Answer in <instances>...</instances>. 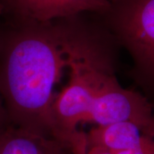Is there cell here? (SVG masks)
I'll return each instance as SVG.
<instances>
[{
  "label": "cell",
  "instance_id": "6da1fadb",
  "mask_svg": "<svg viewBox=\"0 0 154 154\" xmlns=\"http://www.w3.org/2000/svg\"><path fill=\"white\" fill-rule=\"evenodd\" d=\"M87 14L45 22L13 21V28L0 36V95L10 124L57 138L56 87L69 71L70 51Z\"/></svg>",
  "mask_w": 154,
  "mask_h": 154
},
{
  "label": "cell",
  "instance_id": "7a4b0ae2",
  "mask_svg": "<svg viewBox=\"0 0 154 154\" xmlns=\"http://www.w3.org/2000/svg\"><path fill=\"white\" fill-rule=\"evenodd\" d=\"M117 45L101 15L88 13L70 51L69 80L53 105L56 134L69 145L82 134V123L106 125L134 118L142 99L116 75Z\"/></svg>",
  "mask_w": 154,
  "mask_h": 154
},
{
  "label": "cell",
  "instance_id": "3957f363",
  "mask_svg": "<svg viewBox=\"0 0 154 154\" xmlns=\"http://www.w3.org/2000/svg\"><path fill=\"white\" fill-rule=\"evenodd\" d=\"M101 17L131 58L134 82L154 105V0H114Z\"/></svg>",
  "mask_w": 154,
  "mask_h": 154
},
{
  "label": "cell",
  "instance_id": "277c9868",
  "mask_svg": "<svg viewBox=\"0 0 154 154\" xmlns=\"http://www.w3.org/2000/svg\"><path fill=\"white\" fill-rule=\"evenodd\" d=\"M108 0H4L5 10L18 22H45L84 13L104 15Z\"/></svg>",
  "mask_w": 154,
  "mask_h": 154
},
{
  "label": "cell",
  "instance_id": "5b68a950",
  "mask_svg": "<svg viewBox=\"0 0 154 154\" xmlns=\"http://www.w3.org/2000/svg\"><path fill=\"white\" fill-rule=\"evenodd\" d=\"M153 134L154 121H126L94 126L85 133V140L88 147H99L115 154L136 148Z\"/></svg>",
  "mask_w": 154,
  "mask_h": 154
},
{
  "label": "cell",
  "instance_id": "8992f818",
  "mask_svg": "<svg viewBox=\"0 0 154 154\" xmlns=\"http://www.w3.org/2000/svg\"><path fill=\"white\" fill-rule=\"evenodd\" d=\"M69 144L55 137L8 124L0 130V154H69Z\"/></svg>",
  "mask_w": 154,
  "mask_h": 154
},
{
  "label": "cell",
  "instance_id": "52a82bcc",
  "mask_svg": "<svg viewBox=\"0 0 154 154\" xmlns=\"http://www.w3.org/2000/svg\"><path fill=\"white\" fill-rule=\"evenodd\" d=\"M69 154H113L99 147H88L86 145L85 134L83 138L76 144L73 145Z\"/></svg>",
  "mask_w": 154,
  "mask_h": 154
},
{
  "label": "cell",
  "instance_id": "ba28073f",
  "mask_svg": "<svg viewBox=\"0 0 154 154\" xmlns=\"http://www.w3.org/2000/svg\"><path fill=\"white\" fill-rule=\"evenodd\" d=\"M8 124H9L8 117H7L3 100L1 99V95H0V130L3 129L4 128H5Z\"/></svg>",
  "mask_w": 154,
  "mask_h": 154
},
{
  "label": "cell",
  "instance_id": "9c48e42d",
  "mask_svg": "<svg viewBox=\"0 0 154 154\" xmlns=\"http://www.w3.org/2000/svg\"><path fill=\"white\" fill-rule=\"evenodd\" d=\"M3 2H4V0H0V9H2V6H3Z\"/></svg>",
  "mask_w": 154,
  "mask_h": 154
},
{
  "label": "cell",
  "instance_id": "30bf717a",
  "mask_svg": "<svg viewBox=\"0 0 154 154\" xmlns=\"http://www.w3.org/2000/svg\"><path fill=\"white\" fill-rule=\"evenodd\" d=\"M108 1H109V2H110V3H111V2H113V1H114V0H108Z\"/></svg>",
  "mask_w": 154,
  "mask_h": 154
}]
</instances>
